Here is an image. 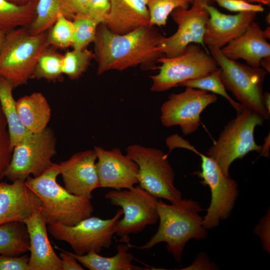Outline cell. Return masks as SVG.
Wrapping results in <instances>:
<instances>
[{
    "label": "cell",
    "mask_w": 270,
    "mask_h": 270,
    "mask_svg": "<svg viewBox=\"0 0 270 270\" xmlns=\"http://www.w3.org/2000/svg\"><path fill=\"white\" fill-rule=\"evenodd\" d=\"M254 233L260 237L264 250L270 252V212L268 211L254 228Z\"/></svg>",
    "instance_id": "cell-38"
},
{
    "label": "cell",
    "mask_w": 270,
    "mask_h": 270,
    "mask_svg": "<svg viewBox=\"0 0 270 270\" xmlns=\"http://www.w3.org/2000/svg\"><path fill=\"white\" fill-rule=\"evenodd\" d=\"M73 32L71 46L73 49L82 50L94 42L100 23L86 14H77L72 21Z\"/></svg>",
    "instance_id": "cell-30"
},
{
    "label": "cell",
    "mask_w": 270,
    "mask_h": 270,
    "mask_svg": "<svg viewBox=\"0 0 270 270\" xmlns=\"http://www.w3.org/2000/svg\"><path fill=\"white\" fill-rule=\"evenodd\" d=\"M220 7L232 12H263L264 8L261 4H254L243 0H215Z\"/></svg>",
    "instance_id": "cell-35"
},
{
    "label": "cell",
    "mask_w": 270,
    "mask_h": 270,
    "mask_svg": "<svg viewBox=\"0 0 270 270\" xmlns=\"http://www.w3.org/2000/svg\"><path fill=\"white\" fill-rule=\"evenodd\" d=\"M12 154L7 122L0 105V180L4 176Z\"/></svg>",
    "instance_id": "cell-34"
},
{
    "label": "cell",
    "mask_w": 270,
    "mask_h": 270,
    "mask_svg": "<svg viewBox=\"0 0 270 270\" xmlns=\"http://www.w3.org/2000/svg\"><path fill=\"white\" fill-rule=\"evenodd\" d=\"M167 138H166V140H167ZM166 145H167V144H166ZM170 151H171V150H170Z\"/></svg>",
    "instance_id": "cell-51"
},
{
    "label": "cell",
    "mask_w": 270,
    "mask_h": 270,
    "mask_svg": "<svg viewBox=\"0 0 270 270\" xmlns=\"http://www.w3.org/2000/svg\"><path fill=\"white\" fill-rule=\"evenodd\" d=\"M126 154L138 166L140 186L156 198L171 203L182 200L181 192L175 186V174L168 154L160 150L138 144L126 148Z\"/></svg>",
    "instance_id": "cell-8"
},
{
    "label": "cell",
    "mask_w": 270,
    "mask_h": 270,
    "mask_svg": "<svg viewBox=\"0 0 270 270\" xmlns=\"http://www.w3.org/2000/svg\"><path fill=\"white\" fill-rule=\"evenodd\" d=\"M164 37L154 26L118 34L100 24L94 42L98 75L138 66L144 70L156 69L158 59L163 56L159 44Z\"/></svg>",
    "instance_id": "cell-1"
},
{
    "label": "cell",
    "mask_w": 270,
    "mask_h": 270,
    "mask_svg": "<svg viewBox=\"0 0 270 270\" xmlns=\"http://www.w3.org/2000/svg\"><path fill=\"white\" fill-rule=\"evenodd\" d=\"M217 100L214 94L187 87L182 92L171 94L162 104L160 122L166 128L178 126L184 135L190 134L198 130L202 112Z\"/></svg>",
    "instance_id": "cell-13"
},
{
    "label": "cell",
    "mask_w": 270,
    "mask_h": 270,
    "mask_svg": "<svg viewBox=\"0 0 270 270\" xmlns=\"http://www.w3.org/2000/svg\"><path fill=\"white\" fill-rule=\"evenodd\" d=\"M102 24L118 34L151 26L146 0H110V11Z\"/></svg>",
    "instance_id": "cell-21"
},
{
    "label": "cell",
    "mask_w": 270,
    "mask_h": 270,
    "mask_svg": "<svg viewBox=\"0 0 270 270\" xmlns=\"http://www.w3.org/2000/svg\"><path fill=\"white\" fill-rule=\"evenodd\" d=\"M210 54L220 70V76L226 89L230 90L244 106L248 108L268 120L270 114L264 102L263 84L268 72L230 60L220 50L208 48Z\"/></svg>",
    "instance_id": "cell-7"
},
{
    "label": "cell",
    "mask_w": 270,
    "mask_h": 270,
    "mask_svg": "<svg viewBox=\"0 0 270 270\" xmlns=\"http://www.w3.org/2000/svg\"><path fill=\"white\" fill-rule=\"evenodd\" d=\"M68 6L77 14H86L88 0H65Z\"/></svg>",
    "instance_id": "cell-41"
},
{
    "label": "cell",
    "mask_w": 270,
    "mask_h": 270,
    "mask_svg": "<svg viewBox=\"0 0 270 270\" xmlns=\"http://www.w3.org/2000/svg\"><path fill=\"white\" fill-rule=\"evenodd\" d=\"M95 151L88 150L74 154L59 164L64 188L70 193L90 199L92 192L100 188L96 163Z\"/></svg>",
    "instance_id": "cell-16"
},
{
    "label": "cell",
    "mask_w": 270,
    "mask_h": 270,
    "mask_svg": "<svg viewBox=\"0 0 270 270\" xmlns=\"http://www.w3.org/2000/svg\"><path fill=\"white\" fill-rule=\"evenodd\" d=\"M42 204L38 196L25 182H0V225L14 222H24L41 210Z\"/></svg>",
    "instance_id": "cell-17"
},
{
    "label": "cell",
    "mask_w": 270,
    "mask_h": 270,
    "mask_svg": "<svg viewBox=\"0 0 270 270\" xmlns=\"http://www.w3.org/2000/svg\"><path fill=\"white\" fill-rule=\"evenodd\" d=\"M226 58L234 60H244L247 64L260 67L262 58L270 56V44L259 24L252 22L246 31L222 48Z\"/></svg>",
    "instance_id": "cell-20"
},
{
    "label": "cell",
    "mask_w": 270,
    "mask_h": 270,
    "mask_svg": "<svg viewBox=\"0 0 270 270\" xmlns=\"http://www.w3.org/2000/svg\"><path fill=\"white\" fill-rule=\"evenodd\" d=\"M215 264H212L210 262L208 257L204 253H200L197 256L196 259L194 263L186 268L184 270L190 269H206L212 270L216 269Z\"/></svg>",
    "instance_id": "cell-40"
},
{
    "label": "cell",
    "mask_w": 270,
    "mask_h": 270,
    "mask_svg": "<svg viewBox=\"0 0 270 270\" xmlns=\"http://www.w3.org/2000/svg\"><path fill=\"white\" fill-rule=\"evenodd\" d=\"M190 3L193 4H200L202 5L212 6L215 0H190Z\"/></svg>",
    "instance_id": "cell-44"
},
{
    "label": "cell",
    "mask_w": 270,
    "mask_h": 270,
    "mask_svg": "<svg viewBox=\"0 0 270 270\" xmlns=\"http://www.w3.org/2000/svg\"><path fill=\"white\" fill-rule=\"evenodd\" d=\"M178 86L199 89L206 92H210L224 98L234 108L236 112H240L244 106L236 102L228 94L220 76V70H217L204 76L181 82Z\"/></svg>",
    "instance_id": "cell-29"
},
{
    "label": "cell",
    "mask_w": 270,
    "mask_h": 270,
    "mask_svg": "<svg viewBox=\"0 0 270 270\" xmlns=\"http://www.w3.org/2000/svg\"><path fill=\"white\" fill-rule=\"evenodd\" d=\"M38 0L18 5L0 0V30L6 34L18 28L28 27L36 17Z\"/></svg>",
    "instance_id": "cell-26"
},
{
    "label": "cell",
    "mask_w": 270,
    "mask_h": 270,
    "mask_svg": "<svg viewBox=\"0 0 270 270\" xmlns=\"http://www.w3.org/2000/svg\"><path fill=\"white\" fill-rule=\"evenodd\" d=\"M158 74L150 76V91L162 92L178 86L186 80L208 75L218 68L212 56L200 44H192L182 54L172 58L162 56Z\"/></svg>",
    "instance_id": "cell-9"
},
{
    "label": "cell",
    "mask_w": 270,
    "mask_h": 270,
    "mask_svg": "<svg viewBox=\"0 0 270 270\" xmlns=\"http://www.w3.org/2000/svg\"><path fill=\"white\" fill-rule=\"evenodd\" d=\"M110 6V0H88L86 14L102 24Z\"/></svg>",
    "instance_id": "cell-36"
},
{
    "label": "cell",
    "mask_w": 270,
    "mask_h": 270,
    "mask_svg": "<svg viewBox=\"0 0 270 270\" xmlns=\"http://www.w3.org/2000/svg\"><path fill=\"white\" fill-rule=\"evenodd\" d=\"M190 0H146L150 26H165L168 16L178 8H188Z\"/></svg>",
    "instance_id": "cell-32"
},
{
    "label": "cell",
    "mask_w": 270,
    "mask_h": 270,
    "mask_svg": "<svg viewBox=\"0 0 270 270\" xmlns=\"http://www.w3.org/2000/svg\"><path fill=\"white\" fill-rule=\"evenodd\" d=\"M20 120L29 132L33 134L42 132L51 116V108L47 100L40 92L24 96L16 101Z\"/></svg>",
    "instance_id": "cell-22"
},
{
    "label": "cell",
    "mask_w": 270,
    "mask_h": 270,
    "mask_svg": "<svg viewBox=\"0 0 270 270\" xmlns=\"http://www.w3.org/2000/svg\"><path fill=\"white\" fill-rule=\"evenodd\" d=\"M96 163L100 186L120 190L128 189L138 184V167L127 154L118 148L106 150L96 146Z\"/></svg>",
    "instance_id": "cell-15"
},
{
    "label": "cell",
    "mask_w": 270,
    "mask_h": 270,
    "mask_svg": "<svg viewBox=\"0 0 270 270\" xmlns=\"http://www.w3.org/2000/svg\"><path fill=\"white\" fill-rule=\"evenodd\" d=\"M59 174V164L54 163L40 176H28L25 183L40 200V212L47 224L74 226L91 216L94 208L90 199L72 194L56 182Z\"/></svg>",
    "instance_id": "cell-3"
},
{
    "label": "cell",
    "mask_w": 270,
    "mask_h": 270,
    "mask_svg": "<svg viewBox=\"0 0 270 270\" xmlns=\"http://www.w3.org/2000/svg\"><path fill=\"white\" fill-rule=\"evenodd\" d=\"M265 120L252 110L244 106L224 127L218 139L208 150L206 155L218 164L224 174L230 176V168L236 160L252 151L260 153L262 146L254 138V130Z\"/></svg>",
    "instance_id": "cell-6"
},
{
    "label": "cell",
    "mask_w": 270,
    "mask_h": 270,
    "mask_svg": "<svg viewBox=\"0 0 270 270\" xmlns=\"http://www.w3.org/2000/svg\"><path fill=\"white\" fill-rule=\"evenodd\" d=\"M29 256L0 255V270H29Z\"/></svg>",
    "instance_id": "cell-37"
},
{
    "label": "cell",
    "mask_w": 270,
    "mask_h": 270,
    "mask_svg": "<svg viewBox=\"0 0 270 270\" xmlns=\"http://www.w3.org/2000/svg\"><path fill=\"white\" fill-rule=\"evenodd\" d=\"M158 212L160 224L156 232L140 250H150L164 242L168 252L180 263L184 248L191 239L202 240L208 236L202 224L203 210L199 203L192 200L182 199L178 203L166 204L158 200Z\"/></svg>",
    "instance_id": "cell-2"
},
{
    "label": "cell",
    "mask_w": 270,
    "mask_h": 270,
    "mask_svg": "<svg viewBox=\"0 0 270 270\" xmlns=\"http://www.w3.org/2000/svg\"><path fill=\"white\" fill-rule=\"evenodd\" d=\"M170 14L178 28L172 35L164 37L159 44L160 50L164 56H179L190 44L204 46L203 38L209 18L204 5L193 4L190 8H178Z\"/></svg>",
    "instance_id": "cell-14"
},
{
    "label": "cell",
    "mask_w": 270,
    "mask_h": 270,
    "mask_svg": "<svg viewBox=\"0 0 270 270\" xmlns=\"http://www.w3.org/2000/svg\"><path fill=\"white\" fill-rule=\"evenodd\" d=\"M105 198L111 204L120 206L122 210L124 217L114 226L115 234L120 238V242H130V234L140 232L158 220V198L140 186L112 190L106 193Z\"/></svg>",
    "instance_id": "cell-10"
},
{
    "label": "cell",
    "mask_w": 270,
    "mask_h": 270,
    "mask_svg": "<svg viewBox=\"0 0 270 270\" xmlns=\"http://www.w3.org/2000/svg\"><path fill=\"white\" fill-rule=\"evenodd\" d=\"M46 32L30 34L28 27H21L6 34L0 51V76L14 88L26 84L40 54L50 44Z\"/></svg>",
    "instance_id": "cell-4"
},
{
    "label": "cell",
    "mask_w": 270,
    "mask_h": 270,
    "mask_svg": "<svg viewBox=\"0 0 270 270\" xmlns=\"http://www.w3.org/2000/svg\"><path fill=\"white\" fill-rule=\"evenodd\" d=\"M250 3H258L261 4L269 6L270 4V0H243Z\"/></svg>",
    "instance_id": "cell-46"
},
{
    "label": "cell",
    "mask_w": 270,
    "mask_h": 270,
    "mask_svg": "<svg viewBox=\"0 0 270 270\" xmlns=\"http://www.w3.org/2000/svg\"><path fill=\"white\" fill-rule=\"evenodd\" d=\"M60 14L70 20H73L76 16L65 0H38L36 17L28 27L29 32L32 34H38L46 32L54 24Z\"/></svg>",
    "instance_id": "cell-25"
},
{
    "label": "cell",
    "mask_w": 270,
    "mask_h": 270,
    "mask_svg": "<svg viewBox=\"0 0 270 270\" xmlns=\"http://www.w3.org/2000/svg\"><path fill=\"white\" fill-rule=\"evenodd\" d=\"M56 142L50 128L40 133L30 134L14 146L4 176L12 182H25L30 175L40 176L54 164L52 159L56 154Z\"/></svg>",
    "instance_id": "cell-11"
},
{
    "label": "cell",
    "mask_w": 270,
    "mask_h": 270,
    "mask_svg": "<svg viewBox=\"0 0 270 270\" xmlns=\"http://www.w3.org/2000/svg\"><path fill=\"white\" fill-rule=\"evenodd\" d=\"M18 0V1H26V2H28L30 0Z\"/></svg>",
    "instance_id": "cell-50"
},
{
    "label": "cell",
    "mask_w": 270,
    "mask_h": 270,
    "mask_svg": "<svg viewBox=\"0 0 270 270\" xmlns=\"http://www.w3.org/2000/svg\"><path fill=\"white\" fill-rule=\"evenodd\" d=\"M176 148L188 149L198 154L201 158V170L195 172L202 180L201 184L209 187L211 200L206 214L203 217L205 229L217 227L222 220L230 216L238 196L237 182L230 176H226L216 162L212 158L197 150L188 140L178 136L174 140Z\"/></svg>",
    "instance_id": "cell-5"
},
{
    "label": "cell",
    "mask_w": 270,
    "mask_h": 270,
    "mask_svg": "<svg viewBox=\"0 0 270 270\" xmlns=\"http://www.w3.org/2000/svg\"><path fill=\"white\" fill-rule=\"evenodd\" d=\"M63 55L48 48L40 54L30 78L56 81L62 78Z\"/></svg>",
    "instance_id": "cell-28"
},
{
    "label": "cell",
    "mask_w": 270,
    "mask_h": 270,
    "mask_svg": "<svg viewBox=\"0 0 270 270\" xmlns=\"http://www.w3.org/2000/svg\"><path fill=\"white\" fill-rule=\"evenodd\" d=\"M209 14L203 42L208 48L221 49L238 37L254 21L257 13L252 12L227 14L213 6H205Z\"/></svg>",
    "instance_id": "cell-18"
},
{
    "label": "cell",
    "mask_w": 270,
    "mask_h": 270,
    "mask_svg": "<svg viewBox=\"0 0 270 270\" xmlns=\"http://www.w3.org/2000/svg\"><path fill=\"white\" fill-rule=\"evenodd\" d=\"M264 102L267 112L270 114V94L268 92L264 93Z\"/></svg>",
    "instance_id": "cell-45"
},
{
    "label": "cell",
    "mask_w": 270,
    "mask_h": 270,
    "mask_svg": "<svg viewBox=\"0 0 270 270\" xmlns=\"http://www.w3.org/2000/svg\"><path fill=\"white\" fill-rule=\"evenodd\" d=\"M122 214L120 208L110 219L90 216L72 226L52 223L48 224V230L56 240L68 243L76 254L92 251L100 254L112 244L116 223Z\"/></svg>",
    "instance_id": "cell-12"
},
{
    "label": "cell",
    "mask_w": 270,
    "mask_h": 270,
    "mask_svg": "<svg viewBox=\"0 0 270 270\" xmlns=\"http://www.w3.org/2000/svg\"><path fill=\"white\" fill-rule=\"evenodd\" d=\"M6 34L5 32L0 30V51L1 50Z\"/></svg>",
    "instance_id": "cell-47"
},
{
    "label": "cell",
    "mask_w": 270,
    "mask_h": 270,
    "mask_svg": "<svg viewBox=\"0 0 270 270\" xmlns=\"http://www.w3.org/2000/svg\"><path fill=\"white\" fill-rule=\"evenodd\" d=\"M118 245L117 253L114 256H102L94 251L83 255L70 252L84 267L90 270H140L144 268L132 264L134 258L128 252L132 246L130 242Z\"/></svg>",
    "instance_id": "cell-23"
},
{
    "label": "cell",
    "mask_w": 270,
    "mask_h": 270,
    "mask_svg": "<svg viewBox=\"0 0 270 270\" xmlns=\"http://www.w3.org/2000/svg\"><path fill=\"white\" fill-rule=\"evenodd\" d=\"M14 86L0 76V105L6 119L10 139V148L14 146L32 132L22 124L17 110L16 101L12 96Z\"/></svg>",
    "instance_id": "cell-24"
},
{
    "label": "cell",
    "mask_w": 270,
    "mask_h": 270,
    "mask_svg": "<svg viewBox=\"0 0 270 270\" xmlns=\"http://www.w3.org/2000/svg\"><path fill=\"white\" fill-rule=\"evenodd\" d=\"M47 40L50 46L66 48L71 46L73 24L69 18L60 14L55 22L49 29Z\"/></svg>",
    "instance_id": "cell-33"
},
{
    "label": "cell",
    "mask_w": 270,
    "mask_h": 270,
    "mask_svg": "<svg viewBox=\"0 0 270 270\" xmlns=\"http://www.w3.org/2000/svg\"><path fill=\"white\" fill-rule=\"evenodd\" d=\"M29 237V270H62V260L56 254L48 234L46 222L40 210L24 222Z\"/></svg>",
    "instance_id": "cell-19"
},
{
    "label": "cell",
    "mask_w": 270,
    "mask_h": 270,
    "mask_svg": "<svg viewBox=\"0 0 270 270\" xmlns=\"http://www.w3.org/2000/svg\"><path fill=\"white\" fill-rule=\"evenodd\" d=\"M264 32L267 37L268 39H270V26H268L264 30Z\"/></svg>",
    "instance_id": "cell-48"
},
{
    "label": "cell",
    "mask_w": 270,
    "mask_h": 270,
    "mask_svg": "<svg viewBox=\"0 0 270 270\" xmlns=\"http://www.w3.org/2000/svg\"><path fill=\"white\" fill-rule=\"evenodd\" d=\"M270 14H268L266 16V22H267L268 24H270Z\"/></svg>",
    "instance_id": "cell-49"
},
{
    "label": "cell",
    "mask_w": 270,
    "mask_h": 270,
    "mask_svg": "<svg viewBox=\"0 0 270 270\" xmlns=\"http://www.w3.org/2000/svg\"><path fill=\"white\" fill-rule=\"evenodd\" d=\"M94 58V52L86 48L73 49L63 55L62 72L70 80L78 78L87 70L92 60Z\"/></svg>",
    "instance_id": "cell-31"
},
{
    "label": "cell",
    "mask_w": 270,
    "mask_h": 270,
    "mask_svg": "<svg viewBox=\"0 0 270 270\" xmlns=\"http://www.w3.org/2000/svg\"><path fill=\"white\" fill-rule=\"evenodd\" d=\"M260 67L265 70L268 73L270 72V56H266L262 59Z\"/></svg>",
    "instance_id": "cell-43"
},
{
    "label": "cell",
    "mask_w": 270,
    "mask_h": 270,
    "mask_svg": "<svg viewBox=\"0 0 270 270\" xmlns=\"http://www.w3.org/2000/svg\"><path fill=\"white\" fill-rule=\"evenodd\" d=\"M29 237L24 222L0 225V254L18 256L28 251Z\"/></svg>",
    "instance_id": "cell-27"
},
{
    "label": "cell",
    "mask_w": 270,
    "mask_h": 270,
    "mask_svg": "<svg viewBox=\"0 0 270 270\" xmlns=\"http://www.w3.org/2000/svg\"><path fill=\"white\" fill-rule=\"evenodd\" d=\"M270 134L267 136L264 139V142L263 145L262 146L261 150L260 152V156H264L267 158H269L270 152Z\"/></svg>",
    "instance_id": "cell-42"
},
{
    "label": "cell",
    "mask_w": 270,
    "mask_h": 270,
    "mask_svg": "<svg viewBox=\"0 0 270 270\" xmlns=\"http://www.w3.org/2000/svg\"><path fill=\"white\" fill-rule=\"evenodd\" d=\"M58 249L62 252L60 254L62 260V270H84L83 267L70 252Z\"/></svg>",
    "instance_id": "cell-39"
}]
</instances>
